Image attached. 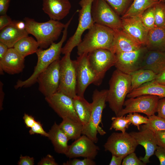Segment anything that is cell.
<instances>
[{
  "mask_svg": "<svg viewBox=\"0 0 165 165\" xmlns=\"http://www.w3.org/2000/svg\"><path fill=\"white\" fill-rule=\"evenodd\" d=\"M24 20L25 30L36 39L39 48L47 49L59 38L65 24L59 21L50 19L44 22L26 17Z\"/></svg>",
  "mask_w": 165,
  "mask_h": 165,
  "instance_id": "cell-1",
  "label": "cell"
},
{
  "mask_svg": "<svg viewBox=\"0 0 165 165\" xmlns=\"http://www.w3.org/2000/svg\"><path fill=\"white\" fill-rule=\"evenodd\" d=\"M131 86L130 74L117 69L114 71L109 81L106 101L116 116L123 108L125 98L130 91Z\"/></svg>",
  "mask_w": 165,
  "mask_h": 165,
  "instance_id": "cell-2",
  "label": "cell"
},
{
  "mask_svg": "<svg viewBox=\"0 0 165 165\" xmlns=\"http://www.w3.org/2000/svg\"><path fill=\"white\" fill-rule=\"evenodd\" d=\"M67 36L66 34L63 33L59 42L57 43L53 42L49 48L45 50L38 48L36 53L38 60L33 72L29 77L25 80H18L14 86L15 89L29 87L37 82L39 75L53 62L60 59L62 45L66 40Z\"/></svg>",
  "mask_w": 165,
  "mask_h": 165,
  "instance_id": "cell-3",
  "label": "cell"
},
{
  "mask_svg": "<svg viewBox=\"0 0 165 165\" xmlns=\"http://www.w3.org/2000/svg\"><path fill=\"white\" fill-rule=\"evenodd\" d=\"M114 34V31L111 28L95 23L77 46L78 55L88 54L100 48L110 50Z\"/></svg>",
  "mask_w": 165,
  "mask_h": 165,
  "instance_id": "cell-4",
  "label": "cell"
},
{
  "mask_svg": "<svg viewBox=\"0 0 165 165\" xmlns=\"http://www.w3.org/2000/svg\"><path fill=\"white\" fill-rule=\"evenodd\" d=\"M108 90H95L92 95L91 112L88 123L83 126L82 134L89 137L95 143L98 140L97 134L103 135L106 132L100 126L103 111L105 107Z\"/></svg>",
  "mask_w": 165,
  "mask_h": 165,
  "instance_id": "cell-5",
  "label": "cell"
},
{
  "mask_svg": "<svg viewBox=\"0 0 165 165\" xmlns=\"http://www.w3.org/2000/svg\"><path fill=\"white\" fill-rule=\"evenodd\" d=\"M94 0H80L79 4L81 9L77 11L79 16L78 26L74 34L62 47V54L71 53L74 48L82 41V36L83 32L90 28L95 24L91 14L92 6Z\"/></svg>",
  "mask_w": 165,
  "mask_h": 165,
  "instance_id": "cell-6",
  "label": "cell"
},
{
  "mask_svg": "<svg viewBox=\"0 0 165 165\" xmlns=\"http://www.w3.org/2000/svg\"><path fill=\"white\" fill-rule=\"evenodd\" d=\"M70 54V53L64 54L60 60L59 84L57 92L73 98L77 95V80L75 67Z\"/></svg>",
  "mask_w": 165,
  "mask_h": 165,
  "instance_id": "cell-7",
  "label": "cell"
},
{
  "mask_svg": "<svg viewBox=\"0 0 165 165\" xmlns=\"http://www.w3.org/2000/svg\"><path fill=\"white\" fill-rule=\"evenodd\" d=\"M94 23L108 27L114 31L121 28V17L105 0H94L91 8Z\"/></svg>",
  "mask_w": 165,
  "mask_h": 165,
  "instance_id": "cell-8",
  "label": "cell"
},
{
  "mask_svg": "<svg viewBox=\"0 0 165 165\" xmlns=\"http://www.w3.org/2000/svg\"><path fill=\"white\" fill-rule=\"evenodd\" d=\"M160 98L157 96L142 95L129 98L125 101V106L117 116H123L130 113H141L148 117L155 114Z\"/></svg>",
  "mask_w": 165,
  "mask_h": 165,
  "instance_id": "cell-9",
  "label": "cell"
},
{
  "mask_svg": "<svg viewBox=\"0 0 165 165\" xmlns=\"http://www.w3.org/2000/svg\"><path fill=\"white\" fill-rule=\"evenodd\" d=\"M138 145L130 133L114 132L108 138L104 147L105 151L109 152L112 155L125 157L134 152Z\"/></svg>",
  "mask_w": 165,
  "mask_h": 165,
  "instance_id": "cell-10",
  "label": "cell"
},
{
  "mask_svg": "<svg viewBox=\"0 0 165 165\" xmlns=\"http://www.w3.org/2000/svg\"><path fill=\"white\" fill-rule=\"evenodd\" d=\"M90 66L97 77L95 85H100L106 72L114 65L115 54L110 50L98 49L88 53Z\"/></svg>",
  "mask_w": 165,
  "mask_h": 165,
  "instance_id": "cell-11",
  "label": "cell"
},
{
  "mask_svg": "<svg viewBox=\"0 0 165 165\" xmlns=\"http://www.w3.org/2000/svg\"><path fill=\"white\" fill-rule=\"evenodd\" d=\"M73 61L76 76L77 95L84 97L87 87L92 83L95 85L96 76L90 64L87 53L79 56Z\"/></svg>",
  "mask_w": 165,
  "mask_h": 165,
  "instance_id": "cell-12",
  "label": "cell"
},
{
  "mask_svg": "<svg viewBox=\"0 0 165 165\" xmlns=\"http://www.w3.org/2000/svg\"><path fill=\"white\" fill-rule=\"evenodd\" d=\"M60 59L51 64L38 76V90L45 97L57 92L59 84Z\"/></svg>",
  "mask_w": 165,
  "mask_h": 165,
  "instance_id": "cell-13",
  "label": "cell"
},
{
  "mask_svg": "<svg viewBox=\"0 0 165 165\" xmlns=\"http://www.w3.org/2000/svg\"><path fill=\"white\" fill-rule=\"evenodd\" d=\"M148 50L145 46H143L135 50L114 54V66L120 71L130 74L140 69L143 57Z\"/></svg>",
  "mask_w": 165,
  "mask_h": 165,
  "instance_id": "cell-14",
  "label": "cell"
},
{
  "mask_svg": "<svg viewBox=\"0 0 165 165\" xmlns=\"http://www.w3.org/2000/svg\"><path fill=\"white\" fill-rule=\"evenodd\" d=\"M50 106L62 119L68 118L81 122L75 108L73 98L61 93L57 92L46 97Z\"/></svg>",
  "mask_w": 165,
  "mask_h": 165,
  "instance_id": "cell-15",
  "label": "cell"
},
{
  "mask_svg": "<svg viewBox=\"0 0 165 165\" xmlns=\"http://www.w3.org/2000/svg\"><path fill=\"white\" fill-rule=\"evenodd\" d=\"M95 143L87 136L82 134L69 145L65 155L70 159L83 157L94 159L100 149Z\"/></svg>",
  "mask_w": 165,
  "mask_h": 165,
  "instance_id": "cell-16",
  "label": "cell"
},
{
  "mask_svg": "<svg viewBox=\"0 0 165 165\" xmlns=\"http://www.w3.org/2000/svg\"><path fill=\"white\" fill-rule=\"evenodd\" d=\"M121 19L122 29L140 44L145 46L149 30L142 23L140 16Z\"/></svg>",
  "mask_w": 165,
  "mask_h": 165,
  "instance_id": "cell-17",
  "label": "cell"
},
{
  "mask_svg": "<svg viewBox=\"0 0 165 165\" xmlns=\"http://www.w3.org/2000/svg\"><path fill=\"white\" fill-rule=\"evenodd\" d=\"M25 58L13 47L9 48L3 57L0 60V73L4 72L10 75L20 73L24 68Z\"/></svg>",
  "mask_w": 165,
  "mask_h": 165,
  "instance_id": "cell-18",
  "label": "cell"
},
{
  "mask_svg": "<svg viewBox=\"0 0 165 165\" xmlns=\"http://www.w3.org/2000/svg\"><path fill=\"white\" fill-rule=\"evenodd\" d=\"M130 134L134 138L138 145L144 148L145 154L140 159L145 164L150 162L149 158L154 154L157 146L154 133L148 129H141L139 132H131Z\"/></svg>",
  "mask_w": 165,
  "mask_h": 165,
  "instance_id": "cell-19",
  "label": "cell"
},
{
  "mask_svg": "<svg viewBox=\"0 0 165 165\" xmlns=\"http://www.w3.org/2000/svg\"><path fill=\"white\" fill-rule=\"evenodd\" d=\"M114 31L110 50L113 53L135 50L143 46L122 29Z\"/></svg>",
  "mask_w": 165,
  "mask_h": 165,
  "instance_id": "cell-20",
  "label": "cell"
},
{
  "mask_svg": "<svg viewBox=\"0 0 165 165\" xmlns=\"http://www.w3.org/2000/svg\"><path fill=\"white\" fill-rule=\"evenodd\" d=\"M42 9L50 19L59 21L69 13L71 8L69 0H43Z\"/></svg>",
  "mask_w": 165,
  "mask_h": 165,
  "instance_id": "cell-21",
  "label": "cell"
},
{
  "mask_svg": "<svg viewBox=\"0 0 165 165\" xmlns=\"http://www.w3.org/2000/svg\"><path fill=\"white\" fill-rule=\"evenodd\" d=\"M140 69L150 70L156 74L161 72L165 69V51L148 50L143 57Z\"/></svg>",
  "mask_w": 165,
  "mask_h": 165,
  "instance_id": "cell-22",
  "label": "cell"
},
{
  "mask_svg": "<svg viewBox=\"0 0 165 165\" xmlns=\"http://www.w3.org/2000/svg\"><path fill=\"white\" fill-rule=\"evenodd\" d=\"M145 95L157 96L160 99L165 97V86L153 80L145 83L130 91L127 97L130 98Z\"/></svg>",
  "mask_w": 165,
  "mask_h": 165,
  "instance_id": "cell-23",
  "label": "cell"
},
{
  "mask_svg": "<svg viewBox=\"0 0 165 165\" xmlns=\"http://www.w3.org/2000/svg\"><path fill=\"white\" fill-rule=\"evenodd\" d=\"M0 31V42L5 44L9 48L13 47L18 41L28 35L25 29L20 30L17 28L13 21L11 24Z\"/></svg>",
  "mask_w": 165,
  "mask_h": 165,
  "instance_id": "cell-24",
  "label": "cell"
},
{
  "mask_svg": "<svg viewBox=\"0 0 165 165\" xmlns=\"http://www.w3.org/2000/svg\"><path fill=\"white\" fill-rule=\"evenodd\" d=\"M48 133V138L51 141L55 152L65 155L68 147L69 140L59 125L55 122Z\"/></svg>",
  "mask_w": 165,
  "mask_h": 165,
  "instance_id": "cell-25",
  "label": "cell"
},
{
  "mask_svg": "<svg viewBox=\"0 0 165 165\" xmlns=\"http://www.w3.org/2000/svg\"><path fill=\"white\" fill-rule=\"evenodd\" d=\"M145 46L148 50L165 51V27H155L149 30Z\"/></svg>",
  "mask_w": 165,
  "mask_h": 165,
  "instance_id": "cell-26",
  "label": "cell"
},
{
  "mask_svg": "<svg viewBox=\"0 0 165 165\" xmlns=\"http://www.w3.org/2000/svg\"><path fill=\"white\" fill-rule=\"evenodd\" d=\"M75 108L83 126H85L90 119L91 112V103H89L84 97L76 95L73 98Z\"/></svg>",
  "mask_w": 165,
  "mask_h": 165,
  "instance_id": "cell-27",
  "label": "cell"
},
{
  "mask_svg": "<svg viewBox=\"0 0 165 165\" xmlns=\"http://www.w3.org/2000/svg\"><path fill=\"white\" fill-rule=\"evenodd\" d=\"M159 0H133L121 18L140 16L146 9L156 4Z\"/></svg>",
  "mask_w": 165,
  "mask_h": 165,
  "instance_id": "cell-28",
  "label": "cell"
},
{
  "mask_svg": "<svg viewBox=\"0 0 165 165\" xmlns=\"http://www.w3.org/2000/svg\"><path fill=\"white\" fill-rule=\"evenodd\" d=\"M59 126L69 140H75L82 134L83 125L81 122L64 118Z\"/></svg>",
  "mask_w": 165,
  "mask_h": 165,
  "instance_id": "cell-29",
  "label": "cell"
},
{
  "mask_svg": "<svg viewBox=\"0 0 165 165\" xmlns=\"http://www.w3.org/2000/svg\"><path fill=\"white\" fill-rule=\"evenodd\" d=\"M130 75L131 78L130 91L145 83L154 80L157 75L152 70L143 69L135 71Z\"/></svg>",
  "mask_w": 165,
  "mask_h": 165,
  "instance_id": "cell-30",
  "label": "cell"
},
{
  "mask_svg": "<svg viewBox=\"0 0 165 165\" xmlns=\"http://www.w3.org/2000/svg\"><path fill=\"white\" fill-rule=\"evenodd\" d=\"M38 43L34 38L28 35L18 41L13 48L21 55L26 56L36 53L38 49Z\"/></svg>",
  "mask_w": 165,
  "mask_h": 165,
  "instance_id": "cell-31",
  "label": "cell"
},
{
  "mask_svg": "<svg viewBox=\"0 0 165 165\" xmlns=\"http://www.w3.org/2000/svg\"><path fill=\"white\" fill-rule=\"evenodd\" d=\"M148 117V122L141 126V129H148L153 132L165 130L164 119L155 114Z\"/></svg>",
  "mask_w": 165,
  "mask_h": 165,
  "instance_id": "cell-32",
  "label": "cell"
},
{
  "mask_svg": "<svg viewBox=\"0 0 165 165\" xmlns=\"http://www.w3.org/2000/svg\"><path fill=\"white\" fill-rule=\"evenodd\" d=\"M155 27H165V2L159 0L154 5Z\"/></svg>",
  "mask_w": 165,
  "mask_h": 165,
  "instance_id": "cell-33",
  "label": "cell"
},
{
  "mask_svg": "<svg viewBox=\"0 0 165 165\" xmlns=\"http://www.w3.org/2000/svg\"><path fill=\"white\" fill-rule=\"evenodd\" d=\"M111 120L112 122L110 130L113 129L123 133L126 132L127 129L131 124L129 119L124 116L112 117Z\"/></svg>",
  "mask_w": 165,
  "mask_h": 165,
  "instance_id": "cell-34",
  "label": "cell"
},
{
  "mask_svg": "<svg viewBox=\"0 0 165 165\" xmlns=\"http://www.w3.org/2000/svg\"><path fill=\"white\" fill-rule=\"evenodd\" d=\"M116 13L122 16L130 6L133 0H105Z\"/></svg>",
  "mask_w": 165,
  "mask_h": 165,
  "instance_id": "cell-35",
  "label": "cell"
},
{
  "mask_svg": "<svg viewBox=\"0 0 165 165\" xmlns=\"http://www.w3.org/2000/svg\"><path fill=\"white\" fill-rule=\"evenodd\" d=\"M154 10V5L145 10L140 16L142 23L149 30L155 27Z\"/></svg>",
  "mask_w": 165,
  "mask_h": 165,
  "instance_id": "cell-36",
  "label": "cell"
},
{
  "mask_svg": "<svg viewBox=\"0 0 165 165\" xmlns=\"http://www.w3.org/2000/svg\"><path fill=\"white\" fill-rule=\"evenodd\" d=\"M130 120L131 124L137 127L140 130V125L142 124H146L148 122V118L137 112L130 113L127 116Z\"/></svg>",
  "mask_w": 165,
  "mask_h": 165,
  "instance_id": "cell-37",
  "label": "cell"
},
{
  "mask_svg": "<svg viewBox=\"0 0 165 165\" xmlns=\"http://www.w3.org/2000/svg\"><path fill=\"white\" fill-rule=\"evenodd\" d=\"M122 165H146L140 159H138L134 152L126 156L123 159Z\"/></svg>",
  "mask_w": 165,
  "mask_h": 165,
  "instance_id": "cell-38",
  "label": "cell"
},
{
  "mask_svg": "<svg viewBox=\"0 0 165 165\" xmlns=\"http://www.w3.org/2000/svg\"><path fill=\"white\" fill-rule=\"evenodd\" d=\"M96 163L93 159L84 158L80 160L76 158L67 161L63 163L64 165H95Z\"/></svg>",
  "mask_w": 165,
  "mask_h": 165,
  "instance_id": "cell-39",
  "label": "cell"
},
{
  "mask_svg": "<svg viewBox=\"0 0 165 165\" xmlns=\"http://www.w3.org/2000/svg\"><path fill=\"white\" fill-rule=\"evenodd\" d=\"M29 133L30 135L35 134H39L48 138L49 136L48 133L44 130L42 124L39 121L36 122L33 126L30 128L29 130Z\"/></svg>",
  "mask_w": 165,
  "mask_h": 165,
  "instance_id": "cell-40",
  "label": "cell"
},
{
  "mask_svg": "<svg viewBox=\"0 0 165 165\" xmlns=\"http://www.w3.org/2000/svg\"><path fill=\"white\" fill-rule=\"evenodd\" d=\"M154 133L157 145L165 148V130Z\"/></svg>",
  "mask_w": 165,
  "mask_h": 165,
  "instance_id": "cell-41",
  "label": "cell"
},
{
  "mask_svg": "<svg viewBox=\"0 0 165 165\" xmlns=\"http://www.w3.org/2000/svg\"><path fill=\"white\" fill-rule=\"evenodd\" d=\"M156 112L158 116L165 120V97L160 99L159 100Z\"/></svg>",
  "mask_w": 165,
  "mask_h": 165,
  "instance_id": "cell-42",
  "label": "cell"
},
{
  "mask_svg": "<svg viewBox=\"0 0 165 165\" xmlns=\"http://www.w3.org/2000/svg\"><path fill=\"white\" fill-rule=\"evenodd\" d=\"M154 154L158 159L160 165H165V148L157 146Z\"/></svg>",
  "mask_w": 165,
  "mask_h": 165,
  "instance_id": "cell-43",
  "label": "cell"
},
{
  "mask_svg": "<svg viewBox=\"0 0 165 165\" xmlns=\"http://www.w3.org/2000/svg\"><path fill=\"white\" fill-rule=\"evenodd\" d=\"M53 156L48 154L45 157L41 159L38 163V165H57Z\"/></svg>",
  "mask_w": 165,
  "mask_h": 165,
  "instance_id": "cell-44",
  "label": "cell"
},
{
  "mask_svg": "<svg viewBox=\"0 0 165 165\" xmlns=\"http://www.w3.org/2000/svg\"><path fill=\"white\" fill-rule=\"evenodd\" d=\"M11 18L6 14L0 15V30L5 27L13 23Z\"/></svg>",
  "mask_w": 165,
  "mask_h": 165,
  "instance_id": "cell-45",
  "label": "cell"
},
{
  "mask_svg": "<svg viewBox=\"0 0 165 165\" xmlns=\"http://www.w3.org/2000/svg\"><path fill=\"white\" fill-rule=\"evenodd\" d=\"M17 164L19 165H33L34 164V159L33 157L23 156L21 155Z\"/></svg>",
  "mask_w": 165,
  "mask_h": 165,
  "instance_id": "cell-46",
  "label": "cell"
},
{
  "mask_svg": "<svg viewBox=\"0 0 165 165\" xmlns=\"http://www.w3.org/2000/svg\"><path fill=\"white\" fill-rule=\"evenodd\" d=\"M23 118L27 128L31 127L36 121L32 116L25 113L24 114Z\"/></svg>",
  "mask_w": 165,
  "mask_h": 165,
  "instance_id": "cell-47",
  "label": "cell"
},
{
  "mask_svg": "<svg viewBox=\"0 0 165 165\" xmlns=\"http://www.w3.org/2000/svg\"><path fill=\"white\" fill-rule=\"evenodd\" d=\"M11 0H0V15L6 14Z\"/></svg>",
  "mask_w": 165,
  "mask_h": 165,
  "instance_id": "cell-48",
  "label": "cell"
},
{
  "mask_svg": "<svg viewBox=\"0 0 165 165\" xmlns=\"http://www.w3.org/2000/svg\"><path fill=\"white\" fill-rule=\"evenodd\" d=\"M112 155V157L109 164V165H120L122 164L124 157Z\"/></svg>",
  "mask_w": 165,
  "mask_h": 165,
  "instance_id": "cell-49",
  "label": "cell"
},
{
  "mask_svg": "<svg viewBox=\"0 0 165 165\" xmlns=\"http://www.w3.org/2000/svg\"><path fill=\"white\" fill-rule=\"evenodd\" d=\"M154 80L165 86V69L159 74H157L156 77Z\"/></svg>",
  "mask_w": 165,
  "mask_h": 165,
  "instance_id": "cell-50",
  "label": "cell"
},
{
  "mask_svg": "<svg viewBox=\"0 0 165 165\" xmlns=\"http://www.w3.org/2000/svg\"><path fill=\"white\" fill-rule=\"evenodd\" d=\"M9 48L4 44L0 42V60L2 59L6 54Z\"/></svg>",
  "mask_w": 165,
  "mask_h": 165,
  "instance_id": "cell-51",
  "label": "cell"
},
{
  "mask_svg": "<svg viewBox=\"0 0 165 165\" xmlns=\"http://www.w3.org/2000/svg\"><path fill=\"white\" fill-rule=\"evenodd\" d=\"M3 84L2 81H0V109H2L3 102L4 100V93L3 90Z\"/></svg>",
  "mask_w": 165,
  "mask_h": 165,
  "instance_id": "cell-52",
  "label": "cell"
},
{
  "mask_svg": "<svg viewBox=\"0 0 165 165\" xmlns=\"http://www.w3.org/2000/svg\"><path fill=\"white\" fill-rule=\"evenodd\" d=\"M15 26L18 29L20 30H25L26 25L25 22L22 21L13 20Z\"/></svg>",
  "mask_w": 165,
  "mask_h": 165,
  "instance_id": "cell-53",
  "label": "cell"
},
{
  "mask_svg": "<svg viewBox=\"0 0 165 165\" xmlns=\"http://www.w3.org/2000/svg\"><path fill=\"white\" fill-rule=\"evenodd\" d=\"M163 1L164 2H165V0H163Z\"/></svg>",
  "mask_w": 165,
  "mask_h": 165,
  "instance_id": "cell-54",
  "label": "cell"
}]
</instances>
